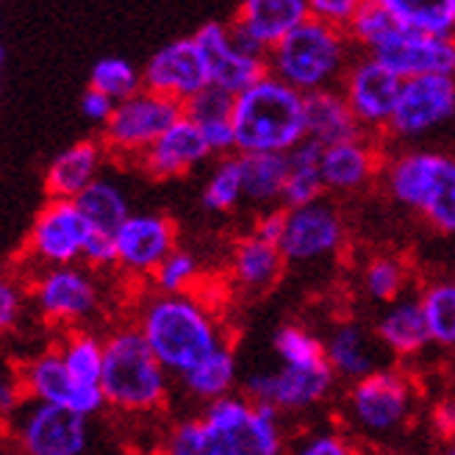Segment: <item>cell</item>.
<instances>
[{
    "label": "cell",
    "mask_w": 455,
    "mask_h": 455,
    "mask_svg": "<svg viewBox=\"0 0 455 455\" xmlns=\"http://www.w3.org/2000/svg\"><path fill=\"white\" fill-rule=\"evenodd\" d=\"M164 455H283L281 411L250 397L231 395L178 422Z\"/></svg>",
    "instance_id": "obj_1"
},
{
    "label": "cell",
    "mask_w": 455,
    "mask_h": 455,
    "mask_svg": "<svg viewBox=\"0 0 455 455\" xmlns=\"http://www.w3.org/2000/svg\"><path fill=\"white\" fill-rule=\"evenodd\" d=\"M136 328L170 375L184 378L200 361L225 347L209 303L197 294H153L140 308Z\"/></svg>",
    "instance_id": "obj_2"
},
{
    "label": "cell",
    "mask_w": 455,
    "mask_h": 455,
    "mask_svg": "<svg viewBox=\"0 0 455 455\" xmlns=\"http://www.w3.org/2000/svg\"><path fill=\"white\" fill-rule=\"evenodd\" d=\"M234 131L239 156H289L308 140L306 95L275 76H264L234 103Z\"/></svg>",
    "instance_id": "obj_3"
},
{
    "label": "cell",
    "mask_w": 455,
    "mask_h": 455,
    "mask_svg": "<svg viewBox=\"0 0 455 455\" xmlns=\"http://www.w3.org/2000/svg\"><path fill=\"white\" fill-rule=\"evenodd\" d=\"M350 44L353 42L345 31L308 17L278 48L267 53V70L308 98L325 89H336L333 84L347 76L353 64Z\"/></svg>",
    "instance_id": "obj_4"
},
{
    "label": "cell",
    "mask_w": 455,
    "mask_h": 455,
    "mask_svg": "<svg viewBox=\"0 0 455 455\" xmlns=\"http://www.w3.org/2000/svg\"><path fill=\"white\" fill-rule=\"evenodd\" d=\"M100 389L106 405L125 414L158 411L170 395V372L156 358L140 328H117L106 336Z\"/></svg>",
    "instance_id": "obj_5"
},
{
    "label": "cell",
    "mask_w": 455,
    "mask_h": 455,
    "mask_svg": "<svg viewBox=\"0 0 455 455\" xmlns=\"http://www.w3.org/2000/svg\"><path fill=\"white\" fill-rule=\"evenodd\" d=\"M383 175L395 203L417 212L434 231L455 234V156L405 150L386 164Z\"/></svg>",
    "instance_id": "obj_6"
},
{
    "label": "cell",
    "mask_w": 455,
    "mask_h": 455,
    "mask_svg": "<svg viewBox=\"0 0 455 455\" xmlns=\"http://www.w3.org/2000/svg\"><path fill=\"white\" fill-rule=\"evenodd\" d=\"M180 117V103L142 89L140 95L117 103L111 120L103 125V148L123 158H142Z\"/></svg>",
    "instance_id": "obj_7"
},
{
    "label": "cell",
    "mask_w": 455,
    "mask_h": 455,
    "mask_svg": "<svg viewBox=\"0 0 455 455\" xmlns=\"http://www.w3.org/2000/svg\"><path fill=\"white\" fill-rule=\"evenodd\" d=\"M12 439L20 455H86L89 419L70 408L28 400L12 417Z\"/></svg>",
    "instance_id": "obj_8"
},
{
    "label": "cell",
    "mask_w": 455,
    "mask_h": 455,
    "mask_svg": "<svg viewBox=\"0 0 455 455\" xmlns=\"http://www.w3.org/2000/svg\"><path fill=\"white\" fill-rule=\"evenodd\" d=\"M89 222L76 200H48L31 222L26 239V256L39 269L76 267L84 261V247L89 239Z\"/></svg>",
    "instance_id": "obj_9"
},
{
    "label": "cell",
    "mask_w": 455,
    "mask_h": 455,
    "mask_svg": "<svg viewBox=\"0 0 455 455\" xmlns=\"http://www.w3.org/2000/svg\"><path fill=\"white\" fill-rule=\"evenodd\" d=\"M353 422L375 436L397 430L414 408V386L397 370H378L353 383L347 395Z\"/></svg>",
    "instance_id": "obj_10"
},
{
    "label": "cell",
    "mask_w": 455,
    "mask_h": 455,
    "mask_svg": "<svg viewBox=\"0 0 455 455\" xmlns=\"http://www.w3.org/2000/svg\"><path fill=\"white\" fill-rule=\"evenodd\" d=\"M31 298L36 311L51 325L76 328L89 320L100 306V289L95 278L84 267H56L42 269L34 286Z\"/></svg>",
    "instance_id": "obj_11"
},
{
    "label": "cell",
    "mask_w": 455,
    "mask_h": 455,
    "mask_svg": "<svg viewBox=\"0 0 455 455\" xmlns=\"http://www.w3.org/2000/svg\"><path fill=\"white\" fill-rule=\"evenodd\" d=\"M22 389H26V397L34 403H48V405H61L70 408V411L81 414V417H92L106 405L103 389L100 386H81L67 363L56 350H44L34 358H28L17 372Z\"/></svg>",
    "instance_id": "obj_12"
},
{
    "label": "cell",
    "mask_w": 455,
    "mask_h": 455,
    "mask_svg": "<svg viewBox=\"0 0 455 455\" xmlns=\"http://www.w3.org/2000/svg\"><path fill=\"white\" fill-rule=\"evenodd\" d=\"M142 81L150 92L164 95L180 106H187L212 86L206 56L195 36L172 39L164 48H158L145 64Z\"/></svg>",
    "instance_id": "obj_13"
},
{
    "label": "cell",
    "mask_w": 455,
    "mask_h": 455,
    "mask_svg": "<svg viewBox=\"0 0 455 455\" xmlns=\"http://www.w3.org/2000/svg\"><path fill=\"white\" fill-rule=\"evenodd\" d=\"M403 84L405 81L375 56H363L355 59L347 76L341 78V95L347 98L363 131H389Z\"/></svg>",
    "instance_id": "obj_14"
},
{
    "label": "cell",
    "mask_w": 455,
    "mask_h": 455,
    "mask_svg": "<svg viewBox=\"0 0 455 455\" xmlns=\"http://www.w3.org/2000/svg\"><path fill=\"white\" fill-rule=\"evenodd\" d=\"M333 370L323 367H283L261 370L244 378V397L253 403L272 405L275 411H306V408L323 403L333 389Z\"/></svg>",
    "instance_id": "obj_15"
},
{
    "label": "cell",
    "mask_w": 455,
    "mask_h": 455,
    "mask_svg": "<svg viewBox=\"0 0 455 455\" xmlns=\"http://www.w3.org/2000/svg\"><path fill=\"white\" fill-rule=\"evenodd\" d=\"M455 120V78L427 76L403 84L389 133L400 140H419Z\"/></svg>",
    "instance_id": "obj_16"
},
{
    "label": "cell",
    "mask_w": 455,
    "mask_h": 455,
    "mask_svg": "<svg viewBox=\"0 0 455 455\" xmlns=\"http://www.w3.org/2000/svg\"><path fill=\"white\" fill-rule=\"evenodd\" d=\"M203 56H206L209 64V76H212V86L222 89V92L239 98L242 92H247L250 86L259 84L264 76H269L267 70V59L247 53L242 44L234 39L231 22H206L200 26L195 34Z\"/></svg>",
    "instance_id": "obj_17"
},
{
    "label": "cell",
    "mask_w": 455,
    "mask_h": 455,
    "mask_svg": "<svg viewBox=\"0 0 455 455\" xmlns=\"http://www.w3.org/2000/svg\"><path fill=\"white\" fill-rule=\"evenodd\" d=\"M345 220L328 200L303 209H286L281 253L291 264H314L333 256L345 244Z\"/></svg>",
    "instance_id": "obj_18"
},
{
    "label": "cell",
    "mask_w": 455,
    "mask_h": 455,
    "mask_svg": "<svg viewBox=\"0 0 455 455\" xmlns=\"http://www.w3.org/2000/svg\"><path fill=\"white\" fill-rule=\"evenodd\" d=\"M308 17L306 0H244L231 20V31L247 53L267 59Z\"/></svg>",
    "instance_id": "obj_19"
},
{
    "label": "cell",
    "mask_w": 455,
    "mask_h": 455,
    "mask_svg": "<svg viewBox=\"0 0 455 455\" xmlns=\"http://www.w3.org/2000/svg\"><path fill=\"white\" fill-rule=\"evenodd\" d=\"M178 234L167 214H131L117 231V267L131 275H150L175 253Z\"/></svg>",
    "instance_id": "obj_20"
},
{
    "label": "cell",
    "mask_w": 455,
    "mask_h": 455,
    "mask_svg": "<svg viewBox=\"0 0 455 455\" xmlns=\"http://www.w3.org/2000/svg\"><path fill=\"white\" fill-rule=\"evenodd\" d=\"M375 56L389 67L403 81L427 78V76H450L455 78V36H427L397 31L389 42L378 48Z\"/></svg>",
    "instance_id": "obj_21"
},
{
    "label": "cell",
    "mask_w": 455,
    "mask_h": 455,
    "mask_svg": "<svg viewBox=\"0 0 455 455\" xmlns=\"http://www.w3.org/2000/svg\"><path fill=\"white\" fill-rule=\"evenodd\" d=\"M212 156L206 140H203L200 128L187 117H180L162 140H158L142 158L140 164L142 170L156 178V180H170V178H180L192 172L197 164H203Z\"/></svg>",
    "instance_id": "obj_22"
},
{
    "label": "cell",
    "mask_w": 455,
    "mask_h": 455,
    "mask_svg": "<svg viewBox=\"0 0 455 455\" xmlns=\"http://www.w3.org/2000/svg\"><path fill=\"white\" fill-rule=\"evenodd\" d=\"M380 172V153L370 136L325 148L323 156V180L328 192L350 195L367 189Z\"/></svg>",
    "instance_id": "obj_23"
},
{
    "label": "cell",
    "mask_w": 455,
    "mask_h": 455,
    "mask_svg": "<svg viewBox=\"0 0 455 455\" xmlns=\"http://www.w3.org/2000/svg\"><path fill=\"white\" fill-rule=\"evenodd\" d=\"M103 142L81 140L64 148L44 170V189L51 200H78L100 178Z\"/></svg>",
    "instance_id": "obj_24"
},
{
    "label": "cell",
    "mask_w": 455,
    "mask_h": 455,
    "mask_svg": "<svg viewBox=\"0 0 455 455\" xmlns=\"http://www.w3.org/2000/svg\"><path fill=\"white\" fill-rule=\"evenodd\" d=\"M378 339L358 323H341L325 339V358L333 375L353 383L378 372Z\"/></svg>",
    "instance_id": "obj_25"
},
{
    "label": "cell",
    "mask_w": 455,
    "mask_h": 455,
    "mask_svg": "<svg viewBox=\"0 0 455 455\" xmlns=\"http://www.w3.org/2000/svg\"><path fill=\"white\" fill-rule=\"evenodd\" d=\"M375 339L397 358H411L430 345L419 298H403L386 308L375 323Z\"/></svg>",
    "instance_id": "obj_26"
},
{
    "label": "cell",
    "mask_w": 455,
    "mask_h": 455,
    "mask_svg": "<svg viewBox=\"0 0 455 455\" xmlns=\"http://www.w3.org/2000/svg\"><path fill=\"white\" fill-rule=\"evenodd\" d=\"M283 253L278 244H269L253 234H247L234 244L231 253V281L250 294L272 289L283 275Z\"/></svg>",
    "instance_id": "obj_27"
},
{
    "label": "cell",
    "mask_w": 455,
    "mask_h": 455,
    "mask_svg": "<svg viewBox=\"0 0 455 455\" xmlns=\"http://www.w3.org/2000/svg\"><path fill=\"white\" fill-rule=\"evenodd\" d=\"M306 123H308V140L323 148H333L341 142H350L363 136L355 114L341 95V89H325L306 98Z\"/></svg>",
    "instance_id": "obj_28"
},
{
    "label": "cell",
    "mask_w": 455,
    "mask_h": 455,
    "mask_svg": "<svg viewBox=\"0 0 455 455\" xmlns=\"http://www.w3.org/2000/svg\"><path fill=\"white\" fill-rule=\"evenodd\" d=\"M323 156L325 148L314 140L300 142L289 153V180L283 192L286 209H303L323 200V195L328 192L323 180Z\"/></svg>",
    "instance_id": "obj_29"
},
{
    "label": "cell",
    "mask_w": 455,
    "mask_h": 455,
    "mask_svg": "<svg viewBox=\"0 0 455 455\" xmlns=\"http://www.w3.org/2000/svg\"><path fill=\"white\" fill-rule=\"evenodd\" d=\"M239 378V363L231 347H220L214 355H209L206 361H200L195 370H189L180 383H184L187 395H192L200 403H217L234 395V386Z\"/></svg>",
    "instance_id": "obj_30"
},
{
    "label": "cell",
    "mask_w": 455,
    "mask_h": 455,
    "mask_svg": "<svg viewBox=\"0 0 455 455\" xmlns=\"http://www.w3.org/2000/svg\"><path fill=\"white\" fill-rule=\"evenodd\" d=\"M244 200L253 203H278L283 200L286 180H289V156L281 153H253L239 156Z\"/></svg>",
    "instance_id": "obj_31"
},
{
    "label": "cell",
    "mask_w": 455,
    "mask_h": 455,
    "mask_svg": "<svg viewBox=\"0 0 455 455\" xmlns=\"http://www.w3.org/2000/svg\"><path fill=\"white\" fill-rule=\"evenodd\" d=\"M397 28L408 34L455 36V4L452 0H386Z\"/></svg>",
    "instance_id": "obj_32"
},
{
    "label": "cell",
    "mask_w": 455,
    "mask_h": 455,
    "mask_svg": "<svg viewBox=\"0 0 455 455\" xmlns=\"http://www.w3.org/2000/svg\"><path fill=\"white\" fill-rule=\"evenodd\" d=\"M76 203H78L81 214L86 217L89 228L98 231V234L117 236V231L125 225V220L131 217L125 192L117 184H114V180H108L103 175Z\"/></svg>",
    "instance_id": "obj_33"
},
{
    "label": "cell",
    "mask_w": 455,
    "mask_h": 455,
    "mask_svg": "<svg viewBox=\"0 0 455 455\" xmlns=\"http://www.w3.org/2000/svg\"><path fill=\"white\" fill-rule=\"evenodd\" d=\"M430 345L455 350V281H430L419 291Z\"/></svg>",
    "instance_id": "obj_34"
},
{
    "label": "cell",
    "mask_w": 455,
    "mask_h": 455,
    "mask_svg": "<svg viewBox=\"0 0 455 455\" xmlns=\"http://www.w3.org/2000/svg\"><path fill=\"white\" fill-rule=\"evenodd\" d=\"M59 353L70 375L81 386H100L106 363V339L86 331H70L64 336Z\"/></svg>",
    "instance_id": "obj_35"
},
{
    "label": "cell",
    "mask_w": 455,
    "mask_h": 455,
    "mask_svg": "<svg viewBox=\"0 0 455 455\" xmlns=\"http://www.w3.org/2000/svg\"><path fill=\"white\" fill-rule=\"evenodd\" d=\"M89 89H98V92H103L114 103H123L133 95H140L145 89V81L128 59L106 56L98 59L92 73H89Z\"/></svg>",
    "instance_id": "obj_36"
},
{
    "label": "cell",
    "mask_w": 455,
    "mask_h": 455,
    "mask_svg": "<svg viewBox=\"0 0 455 455\" xmlns=\"http://www.w3.org/2000/svg\"><path fill=\"white\" fill-rule=\"evenodd\" d=\"M400 28H397L395 17L389 14V9H386V0H367V4L358 6V12H355V17H353V22L347 26L345 34L353 44H361V48L375 53Z\"/></svg>",
    "instance_id": "obj_37"
},
{
    "label": "cell",
    "mask_w": 455,
    "mask_h": 455,
    "mask_svg": "<svg viewBox=\"0 0 455 455\" xmlns=\"http://www.w3.org/2000/svg\"><path fill=\"white\" fill-rule=\"evenodd\" d=\"M272 347H275V355L281 358L283 367H323V363H328L325 341L303 325L278 328Z\"/></svg>",
    "instance_id": "obj_38"
},
{
    "label": "cell",
    "mask_w": 455,
    "mask_h": 455,
    "mask_svg": "<svg viewBox=\"0 0 455 455\" xmlns=\"http://www.w3.org/2000/svg\"><path fill=\"white\" fill-rule=\"evenodd\" d=\"M200 200H203V206L214 214H228L239 206V203L244 200L239 156H228L214 167V172L206 180V187H203Z\"/></svg>",
    "instance_id": "obj_39"
},
{
    "label": "cell",
    "mask_w": 455,
    "mask_h": 455,
    "mask_svg": "<svg viewBox=\"0 0 455 455\" xmlns=\"http://www.w3.org/2000/svg\"><path fill=\"white\" fill-rule=\"evenodd\" d=\"M361 281L372 300L392 306V303L403 300L400 294L408 283V269L397 256H375L367 261V267H363Z\"/></svg>",
    "instance_id": "obj_40"
},
{
    "label": "cell",
    "mask_w": 455,
    "mask_h": 455,
    "mask_svg": "<svg viewBox=\"0 0 455 455\" xmlns=\"http://www.w3.org/2000/svg\"><path fill=\"white\" fill-rule=\"evenodd\" d=\"M197 281H200V264L192 250H180V247L153 272V286L158 294H192Z\"/></svg>",
    "instance_id": "obj_41"
},
{
    "label": "cell",
    "mask_w": 455,
    "mask_h": 455,
    "mask_svg": "<svg viewBox=\"0 0 455 455\" xmlns=\"http://www.w3.org/2000/svg\"><path fill=\"white\" fill-rule=\"evenodd\" d=\"M234 103H236L234 95L222 92L217 86H209L206 92H200L195 100H189L184 111L195 125H209V123L234 120Z\"/></svg>",
    "instance_id": "obj_42"
},
{
    "label": "cell",
    "mask_w": 455,
    "mask_h": 455,
    "mask_svg": "<svg viewBox=\"0 0 455 455\" xmlns=\"http://www.w3.org/2000/svg\"><path fill=\"white\" fill-rule=\"evenodd\" d=\"M291 455H358L347 436L333 434V430H320V434L306 436Z\"/></svg>",
    "instance_id": "obj_43"
},
{
    "label": "cell",
    "mask_w": 455,
    "mask_h": 455,
    "mask_svg": "<svg viewBox=\"0 0 455 455\" xmlns=\"http://www.w3.org/2000/svg\"><path fill=\"white\" fill-rule=\"evenodd\" d=\"M358 6H361L358 0H311V4H308L314 20H323V22H328V26H333L339 31H347Z\"/></svg>",
    "instance_id": "obj_44"
},
{
    "label": "cell",
    "mask_w": 455,
    "mask_h": 455,
    "mask_svg": "<svg viewBox=\"0 0 455 455\" xmlns=\"http://www.w3.org/2000/svg\"><path fill=\"white\" fill-rule=\"evenodd\" d=\"M84 261L92 269L117 267V236L89 231V239L84 247Z\"/></svg>",
    "instance_id": "obj_45"
},
{
    "label": "cell",
    "mask_w": 455,
    "mask_h": 455,
    "mask_svg": "<svg viewBox=\"0 0 455 455\" xmlns=\"http://www.w3.org/2000/svg\"><path fill=\"white\" fill-rule=\"evenodd\" d=\"M283 228H286V209H269V212H261L253 222V236L269 242V244H278L283 242Z\"/></svg>",
    "instance_id": "obj_46"
},
{
    "label": "cell",
    "mask_w": 455,
    "mask_h": 455,
    "mask_svg": "<svg viewBox=\"0 0 455 455\" xmlns=\"http://www.w3.org/2000/svg\"><path fill=\"white\" fill-rule=\"evenodd\" d=\"M114 108H117V103H114L111 98H106L103 92H98V89H86V92L81 95V114L95 125H106L111 120Z\"/></svg>",
    "instance_id": "obj_47"
},
{
    "label": "cell",
    "mask_w": 455,
    "mask_h": 455,
    "mask_svg": "<svg viewBox=\"0 0 455 455\" xmlns=\"http://www.w3.org/2000/svg\"><path fill=\"white\" fill-rule=\"evenodd\" d=\"M22 311V291L14 281H4L0 283V328L9 331L17 325Z\"/></svg>",
    "instance_id": "obj_48"
},
{
    "label": "cell",
    "mask_w": 455,
    "mask_h": 455,
    "mask_svg": "<svg viewBox=\"0 0 455 455\" xmlns=\"http://www.w3.org/2000/svg\"><path fill=\"white\" fill-rule=\"evenodd\" d=\"M430 422H434L442 439L455 442V400L452 397L439 400L434 408H430Z\"/></svg>",
    "instance_id": "obj_49"
},
{
    "label": "cell",
    "mask_w": 455,
    "mask_h": 455,
    "mask_svg": "<svg viewBox=\"0 0 455 455\" xmlns=\"http://www.w3.org/2000/svg\"><path fill=\"white\" fill-rule=\"evenodd\" d=\"M442 455H455V442H452V444H450V447H447V450H444Z\"/></svg>",
    "instance_id": "obj_50"
},
{
    "label": "cell",
    "mask_w": 455,
    "mask_h": 455,
    "mask_svg": "<svg viewBox=\"0 0 455 455\" xmlns=\"http://www.w3.org/2000/svg\"><path fill=\"white\" fill-rule=\"evenodd\" d=\"M452 4H455V0H452Z\"/></svg>",
    "instance_id": "obj_51"
}]
</instances>
